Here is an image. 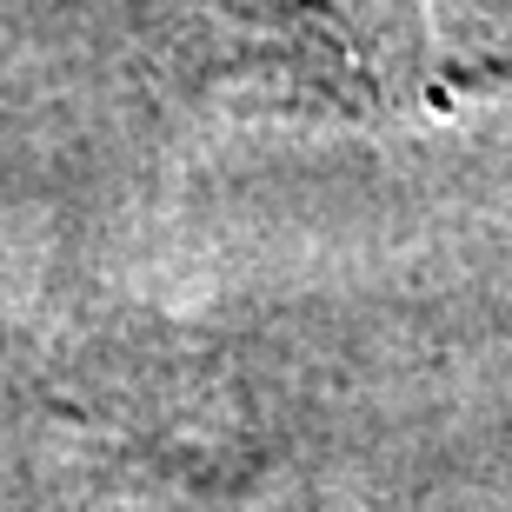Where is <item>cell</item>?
<instances>
[{
	"mask_svg": "<svg viewBox=\"0 0 512 512\" xmlns=\"http://www.w3.org/2000/svg\"><path fill=\"white\" fill-rule=\"evenodd\" d=\"M340 54L399 107L512 94V0H333Z\"/></svg>",
	"mask_w": 512,
	"mask_h": 512,
	"instance_id": "6da1fadb",
	"label": "cell"
}]
</instances>
